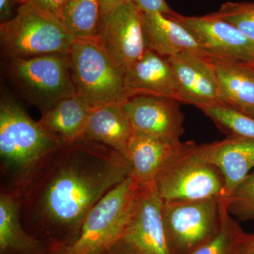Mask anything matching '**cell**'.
I'll use <instances>...</instances> for the list:
<instances>
[{"instance_id": "obj_1", "label": "cell", "mask_w": 254, "mask_h": 254, "mask_svg": "<svg viewBox=\"0 0 254 254\" xmlns=\"http://www.w3.org/2000/svg\"><path fill=\"white\" fill-rule=\"evenodd\" d=\"M128 159L103 143L83 139L50 153L16 183L20 207L68 245L85 218L110 190L131 177Z\"/></svg>"}, {"instance_id": "obj_2", "label": "cell", "mask_w": 254, "mask_h": 254, "mask_svg": "<svg viewBox=\"0 0 254 254\" xmlns=\"http://www.w3.org/2000/svg\"><path fill=\"white\" fill-rule=\"evenodd\" d=\"M63 143L30 118L7 93L0 100V156L1 163L16 179L27 176L37 165Z\"/></svg>"}, {"instance_id": "obj_3", "label": "cell", "mask_w": 254, "mask_h": 254, "mask_svg": "<svg viewBox=\"0 0 254 254\" xmlns=\"http://www.w3.org/2000/svg\"><path fill=\"white\" fill-rule=\"evenodd\" d=\"M1 70L14 93L41 113L76 95L68 52L30 58H2Z\"/></svg>"}, {"instance_id": "obj_4", "label": "cell", "mask_w": 254, "mask_h": 254, "mask_svg": "<svg viewBox=\"0 0 254 254\" xmlns=\"http://www.w3.org/2000/svg\"><path fill=\"white\" fill-rule=\"evenodd\" d=\"M139 188L131 177L93 207L78 235L54 254H103L125 236L133 218Z\"/></svg>"}, {"instance_id": "obj_5", "label": "cell", "mask_w": 254, "mask_h": 254, "mask_svg": "<svg viewBox=\"0 0 254 254\" xmlns=\"http://www.w3.org/2000/svg\"><path fill=\"white\" fill-rule=\"evenodd\" d=\"M74 41L59 18L31 3L18 5L14 17L0 23L1 58L68 53Z\"/></svg>"}, {"instance_id": "obj_6", "label": "cell", "mask_w": 254, "mask_h": 254, "mask_svg": "<svg viewBox=\"0 0 254 254\" xmlns=\"http://www.w3.org/2000/svg\"><path fill=\"white\" fill-rule=\"evenodd\" d=\"M70 72L76 94L92 108L128 99L125 73L95 41L75 40L68 51Z\"/></svg>"}, {"instance_id": "obj_7", "label": "cell", "mask_w": 254, "mask_h": 254, "mask_svg": "<svg viewBox=\"0 0 254 254\" xmlns=\"http://www.w3.org/2000/svg\"><path fill=\"white\" fill-rule=\"evenodd\" d=\"M197 145L174 157L159 172L154 184L164 202L225 198L223 176L197 155Z\"/></svg>"}, {"instance_id": "obj_8", "label": "cell", "mask_w": 254, "mask_h": 254, "mask_svg": "<svg viewBox=\"0 0 254 254\" xmlns=\"http://www.w3.org/2000/svg\"><path fill=\"white\" fill-rule=\"evenodd\" d=\"M222 198L164 202L163 220L170 254H190L218 232Z\"/></svg>"}, {"instance_id": "obj_9", "label": "cell", "mask_w": 254, "mask_h": 254, "mask_svg": "<svg viewBox=\"0 0 254 254\" xmlns=\"http://www.w3.org/2000/svg\"><path fill=\"white\" fill-rule=\"evenodd\" d=\"M168 16L191 33L207 57L235 60L254 66V45L230 23L210 14L187 16L174 11Z\"/></svg>"}, {"instance_id": "obj_10", "label": "cell", "mask_w": 254, "mask_h": 254, "mask_svg": "<svg viewBox=\"0 0 254 254\" xmlns=\"http://www.w3.org/2000/svg\"><path fill=\"white\" fill-rule=\"evenodd\" d=\"M97 42L124 73L146 50L141 11L125 1L100 26Z\"/></svg>"}, {"instance_id": "obj_11", "label": "cell", "mask_w": 254, "mask_h": 254, "mask_svg": "<svg viewBox=\"0 0 254 254\" xmlns=\"http://www.w3.org/2000/svg\"><path fill=\"white\" fill-rule=\"evenodd\" d=\"M180 104L173 98L141 95L128 98L123 108L133 131L178 143L185 131Z\"/></svg>"}, {"instance_id": "obj_12", "label": "cell", "mask_w": 254, "mask_h": 254, "mask_svg": "<svg viewBox=\"0 0 254 254\" xmlns=\"http://www.w3.org/2000/svg\"><path fill=\"white\" fill-rule=\"evenodd\" d=\"M138 188L136 210L123 238L138 254H171L163 224L164 201L155 184Z\"/></svg>"}, {"instance_id": "obj_13", "label": "cell", "mask_w": 254, "mask_h": 254, "mask_svg": "<svg viewBox=\"0 0 254 254\" xmlns=\"http://www.w3.org/2000/svg\"><path fill=\"white\" fill-rule=\"evenodd\" d=\"M178 84L177 100L198 108L221 103L218 78L208 57L183 53L168 58Z\"/></svg>"}, {"instance_id": "obj_14", "label": "cell", "mask_w": 254, "mask_h": 254, "mask_svg": "<svg viewBox=\"0 0 254 254\" xmlns=\"http://www.w3.org/2000/svg\"><path fill=\"white\" fill-rule=\"evenodd\" d=\"M195 153L221 173L225 182V198L254 168V141L245 137L228 136L222 141L197 145Z\"/></svg>"}, {"instance_id": "obj_15", "label": "cell", "mask_w": 254, "mask_h": 254, "mask_svg": "<svg viewBox=\"0 0 254 254\" xmlns=\"http://www.w3.org/2000/svg\"><path fill=\"white\" fill-rule=\"evenodd\" d=\"M196 145L192 141L171 143L133 131L127 151V159L131 165V178L138 187L153 185L159 172L169 160Z\"/></svg>"}, {"instance_id": "obj_16", "label": "cell", "mask_w": 254, "mask_h": 254, "mask_svg": "<svg viewBox=\"0 0 254 254\" xmlns=\"http://www.w3.org/2000/svg\"><path fill=\"white\" fill-rule=\"evenodd\" d=\"M128 98L136 95H155L177 100L178 84L168 58L145 50L139 60L125 73Z\"/></svg>"}, {"instance_id": "obj_17", "label": "cell", "mask_w": 254, "mask_h": 254, "mask_svg": "<svg viewBox=\"0 0 254 254\" xmlns=\"http://www.w3.org/2000/svg\"><path fill=\"white\" fill-rule=\"evenodd\" d=\"M145 46L163 58L183 53L205 55L198 43L186 28L160 13L141 12Z\"/></svg>"}, {"instance_id": "obj_18", "label": "cell", "mask_w": 254, "mask_h": 254, "mask_svg": "<svg viewBox=\"0 0 254 254\" xmlns=\"http://www.w3.org/2000/svg\"><path fill=\"white\" fill-rule=\"evenodd\" d=\"M44 242L25 231L16 193L0 194V254H51Z\"/></svg>"}, {"instance_id": "obj_19", "label": "cell", "mask_w": 254, "mask_h": 254, "mask_svg": "<svg viewBox=\"0 0 254 254\" xmlns=\"http://www.w3.org/2000/svg\"><path fill=\"white\" fill-rule=\"evenodd\" d=\"M133 132L123 104L112 103L92 109L85 137L110 147L127 158Z\"/></svg>"}, {"instance_id": "obj_20", "label": "cell", "mask_w": 254, "mask_h": 254, "mask_svg": "<svg viewBox=\"0 0 254 254\" xmlns=\"http://www.w3.org/2000/svg\"><path fill=\"white\" fill-rule=\"evenodd\" d=\"M93 108L77 94L60 100L42 113L38 120L42 126L59 138L63 145L83 139Z\"/></svg>"}, {"instance_id": "obj_21", "label": "cell", "mask_w": 254, "mask_h": 254, "mask_svg": "<svg viewBox=\"0 0 254 254\" xmlns=\"http://www.w3.org/2000/svg\"><path fill=\"white\" fill-rule=\"evenodd\" d=\"M218 78L221 103L242 111L254 108V66L208 57Z\"/></svg>"}, {"instance_id": "obj_22", "label": "cell", "mask_w": 254, "mask_h": 254, "mask_svg": "<svg viewBox=\"0 0 254 254\" xmlns=\"http://www.w3.org/2000/svg\"><path fill=\"white\" fill-rule=\"evenodd\" d=\"M60 20L75 40L97 41L100 0H67L60 11Z\"/></svg>"}, {"instance_id": "obj_23", "label": "cell", "mask_w": 254, "mask_h": 254, "mask_svg": "<svg viewBox=\"0 0 254 254\" xmlns=\"http://www.w3.org/2000/svg\"><path fill=\"white\" fill-rule=\"evenodd\" d=\"M252 235L247 233L233 218L229 212L227 200L223 198L218 232L190 254H244Z\"/></svg>"}, {"instance_id": "obj_24", "label": "cell", "mask_w": 254, "mask_h": 254, "mask_svg": "<svg viewBox=\"0 0 254 254\" xmlns=\"http://www.w3.org/2000/svg\"><path fill=\"white\" fill-rule=\"evenodd\" d=\"M200 110L223 133L254 141V118L252 117L223 103L203 107Z\"/></svg>"}, {"instance_id": "obj_25", "label": "cell", "mask_w": 254, "mask_h": 254, "mask_svg": "<svg viewBox=\"0 0 254 254\" xmlns=\"http://www.w3.org/2000/svg\"><path fill=\"white\" fill-rule=\"evenodd\" d=\"M210 14L235 26L254 45V2L230 1Z\"/></svg>"}, {"instance_id": "obj_26", "label": "cell", "mask_w": 254, "mask_h": 254, "mask_svg": "<svg viewBox=\"0 0 254 254\" xmlns=\"http://www.w3.org/2000/svg\"><path fill=\"white\" fill-rule=\"evenodd\" d=\"M228 210L240 221L254 218V171L249 174L227 197Z\"/></svg>"}, {"instance_id": "obj_27", "label": "cell", "mask_w": 254, "mask_h": 254, "mask_svg": "<svg viewBox=\"0 0 254 254\" xmlns=\"http://www.w3.org/2000/svg\"><path fill=\"white\" fill-rule=\"evenodd\" d=\"M135 6L143 13H160L170 16L174 12L165 0H125Z\"/></svg>"}, {"instance_id": "obj_28", "label": "cell", "mask_w": 254, "mask_h": 254, "mask_svg": "<svg viewBox=\"0 0 254 254\" xmlns=\"http://www.w3.org/2000/svg\"><path fill=\"white\" fill-rule=\"evenodd\" d=\"M66 1L67 0H18V5L25 2L31 3L42 11L60 19V11Z\"/></svg>"}, {"instance_id": "obj_29", "label": "cell", "mask_w": 254, "mask_h": 254, "mask_svg": "<svg viewBox=\"0 0 254 254\" xmlns=\"http://www.w3.org/2000/svg\"><path fill=\"white\" fill-rule=\"evenodd\" d=\"M125 1V0H100V26L111 16L114 11ZM100 28V27H99Z\"/></svg>"}, {"instance_id": "obj_30", "label": "cell", "mask_w": 254, "mask_h": 254, "mask_svg": "<svg viewBox=\"0 0 254 254\" xmlns=\"http://www.w3.org/2000/svg\"><path fill=\"white\" fill-rule=\"evenodd\" d=\"M18 6V0H0V22L4 23L14 17L15 6Z\"/></svg>"}, {"instance_id": "obj_31", "label": "cell", "mask_w": 254, "mask_h": 254, "mask_svg": "<svg viewBox=\"0 0 254 254\" xmlns=\"http://www.w3.org/2000/svg\"><path fill=\"white\" fill-rule=\"evenodd\" d=\"M103 254H138L129 243L125 239L118 241L111 248Z\"/></svg>"}, {"instance_id": "obj_32", "label": "cell", "mask_w": 254, "mask_h": 254, "mask_svg": "<svg viewBox=\"0 0 254 254\" xmlns=\"http://www.w3.org/2000/svg\"><path fill=\"white\" fill-rule=\"evenodd\" d=\"M244 254H254V233L252 234V237H251Z\"/></svg>"}, {"instance_id": "obj_33", "label": "cell", "mask_w": 254, "mask_h": 254, "mask_svg": "<svg viewBox=\"0 0 254 254\" xmlns=\"http://www.w3.org/2000/svg\"><path fill=\"white\" fill-rule=\"evenodd\" d=\"M240 112L254 118V108H247V109L242 110Z\"/></svg>"}, {"instance_id": "obj_34", "label": "cell", "mask_w": 254, "mask_h": 254, "mask_svg": "<svg viewBox=\"0 0 254 254\" xmlns=\"http://www.w3.org/2000/svg\"></svg>"}]
</instances>
